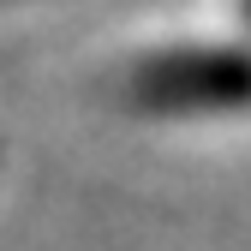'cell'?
Instances as JSON below:
<instances>
[{"mask_svg":"<svg viewBox=\"0 0 251 251\" xmlns=\"http://www.w3.org/2000/svg\"><path fill=\"white\" fill-rule=\"evenodd\" d=\"M144 114H239L251 108V48H174L132 72Z\"/></svg>","mask_w":251,"mask_h":251,"instance_id":"6da1fadb","label":"cell"},{"mask_svg":"<svg viewBox=\"0 0 251 251\" xmlns=\"http://www.w3.org/2000/svg\"><path fill=\"white\" fill-rule=\"evenodd\" d=\"M245 18H251V0H245Z\"/></svg>","mask_w":251,"mask_h":251,"instance_id":"7a4b0ae2","label":"cell"}]
</instances>
